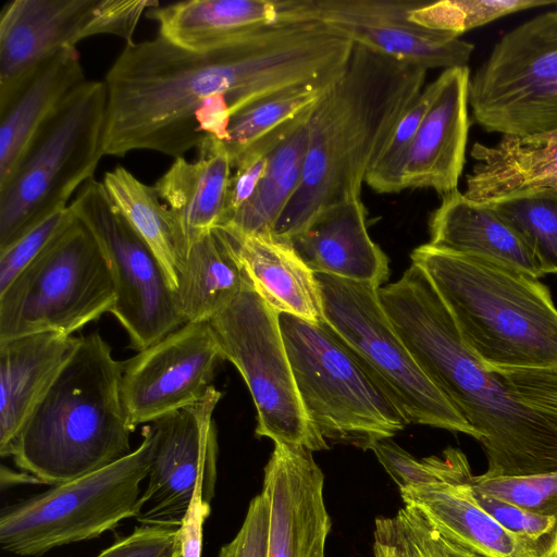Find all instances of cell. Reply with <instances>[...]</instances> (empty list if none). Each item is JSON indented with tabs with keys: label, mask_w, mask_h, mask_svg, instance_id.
Returning a JSON list of instances; mask_svg holds the SVG:
<instances>
[{
	"label": "cell",
	"mask_w": 557,
	"mask_h": 557,
	"mask_svg": "<svg viewBox=\"0 0 557 557\" xmlns=\"http://www.w3.org/2000/svg\"><path fill=\"white\" fill-rule=\"evenodd\" d=\"M333 64L326 33L310 21L259 25L206 51L159 35L128 42L103 79V156L151 150L183 157L203 141L195 113L205 99L226 96L233 116L285 89L325 83Z\"/></svg>",
	"instance_id": "6da1fadb"
},
{
	"label": "cell",
	"mask_w": 557,
	"mask_h": 557,
	"mask_svg": "<svg viewBox=\"0 0 557 557\" xmlns=\"http://www.w3.org/2000/svg\"><path fill=\"white\" fill-rule=\"evenodd\" d=\"M377 295L423 373L476 432L487 460L484 474L557 471V414L521 400L482 363L418 265L411 263Z\"/></svg>",
	"instance_id": "7a4b0ae2"
},
{
	"label": "cell",
	"mask_w": 557,
	"mask_h": 557,
	"mask_svg": "<svg viewBox=\"0 0 557 557\" xmlns=\"http://www.w3.org/2000/svg\"><path fill=\"white\" fill-rule=\"evenodd\" d=\"M426 72L354 45L344 71L311 109L302 177L275 236L292 239L330 206L361 198L367 174L424 88Z\"/></svg>",
	"instance_id": "3957f363"
},
{
	"label": "cell",
	"mask_w": 557,
	"mask_h": 557,
	"mask_svg": "<svg viewBox=\"0 0 557 557\" xmlns=\"http://www.w3.org/2000/svg\"><path fill=\"white\" fill-rule=\"evenodd\" d=\"M123 367L99 332L82 336L5 457L40 483L54 486L131 454L134 430L122 397Z\"/></svg>",
	"instance_id": "277c9868"
},
{
	"label": "cell",
	"mask_w": 557,
	"mask_h": 557,
	"mask_svg": "<svg viewBox=\"0 0 557 557\" xmlns=\"http://www.w3.org/2000/svg\"><path fill=\"white\" fill-rule=\"evenodd\" d=\"M428 276L471 351L490 370L557 369V307L540 278L471 255L417 247Z\"/></svg>",
	"instance_id": "5b68a950"
},
{
	"label": "cell",
	"mask_w": 557,
	"mask_h": 557,
	"mask_svg": "<svg viewBox=\"0 0 557 557\" xmlns=\"http://www.w3.org/2000/svg\"><path fill=\"white\" fill-rule=\"evenodd\" d=\"M296 387L313 429L327 442L368 450L408 424L382 383L322 320L280 313Z\"/></svg>",
	"instance_id": "8992f818"
},
{
	"label": "cell",
	"mask_w": 557,
	"mask_h": 557,
	"mask_svg": "<svg viewBox=\"0 0 557 557\" xmlns=\"http://www.w3.org/2000/svg\"><path fill=\"white\" fill-rule=\"evenodd\" d=\"M107 89L85 81L38 132L9 181L0 186V251L70 206L102 152Z\"/></svg>",
	"instance_id": "52a82bcc"
},
{
	"label": "cell",
	"mask_w": 557,
	"mask_h": 557,
	"mask_svg": "<svg viewBox=\"0 0 557 557\" xmlns=\"http://www.w3.org/2000/svg\"><path fill=\"white\" fill-rule=\"evenodd\" d=\"M143 442L124 458L74 481L4 507L0 515V547L39 557L59 546L91 540L135 517L156 445L151 424Z\"/></svg>",
	"instance_id": "ba28073f"
},
{
	"label": "cell",
	"mask_w": 557,
	"mask_h": 557,
	"mask_svg": "<svg viewBox=\"0 0 557 557\" xmlns=\"http://www.w3.org/2000/svg\"><path fill=\"white\" fill-rule=\"evenodd\" d=\"M115 300L109 262L75 215L0 293V342L42 332L72 335L111 312Z\"/></svg>",
	"instance_id": "9c48e42d"
},
{
	"label": "cell",
	"mask_w": 557,
	"mask_h": 557,
	"mask_svg": "<svg viewBox=\"0 0 557 557\" xmlns=\"http://www.w3.org/2000/svg\"><path fill=\"white\" fill-rule=\"evenodd\" d=\"M323 321L358 355L382 383L409 424L462 433L474 429L418 366L384 311L379 287L315 274Z\"/></svg>",
	"instance_id": "30bf717a"
},
{
	"label": "cell",
	"mask_w": 557,
	"mask_h": 557,
	"mask_svg": "<svg viewBox=\"0 0 557 557\" xmlns=\"http://www.w3.org/2000/svg\"><path fill=\"white\" fill-rule=\"evenodd\" d=\"M211 324L224 360L242 374L257 410L256 434L311 451L329 448L304 410L282 336L278 313L247 274L235 299Z\"/></svg>",
	"instance_id": "8fae6325"
},
{
	"label": "cell",
	"mask_w": 557,
	"mask_h": 557,
	"mask_svg": "<svg viewBox=\"0 0 557 557\" xmlns=\"http://www.w3.org/2000/svg\"><path fill=\"white\" fill-rule=\"evenodd\" d=\"M473 121L488 133L557 129V9L505 34L470 76Z\"/></svg>",
	"instance_id": "7c38bea8"
},
{
	"label": "cell",
	"mask_w": 557,
	"mask_h": 557,
	"mask_svg": "<svg viewBox=\"0 0 557 557\" xmlns=\"http://www.w3.org/2000/svg\"><path fill=\"white\" fill-rule=\"evenodd\" d=\"M70 206L109 262L116 294L110 313L128 334L131 346L140 351L185 324L160 262L112 203L102 182L88 180Z\"/></svg>",
	"instance_id": "4fadbf2b"
},
{
	"label": "cell",
	"mask_w": 557,
	"mask_h": 557,
	"mask_svg": "<svg viewBox=\"0 0 557 557\" xmlns=\"http://www.w3.org/2000/svg\"><path fill=\"white\" fill-rule=\"evenodd\" d=\"M414 508L445 539L483 557H533L525 544L502 527L476 500L467 456L448 447L417 459L389 440L372 449Z\"/></svg>",
	"instance_id": "5bb4252c"
},
{
	"label": "cell",
	"mask_w": 557,
	"mask_h": 557,
	"mask_svg": "<svg viewBox=\"0 0 557 557\" xmlns=\"http://www.w3.org/2000/svg\"><path fill=\"white\" fill-rule=\"evenodd\" d=\"M153 0H13L0 13V89L38 63L96 35L133 41Z\"/></svg>",
	"instance_id": "9a60e30c"
},
{
	"label": "cell",
	"mask_w": 557,
	"mask_h": 557,
	"mask_svg": "<svg viewBox=\"0 0 557 557\" xmlns=\"http://www.w3.org/2000/svg\"><path fill=\"white\" fill-rule=\"evenodd\" d=\"M222 393L213 385L199 401L152 423L154 453L135 518L144 525L181 527L198 485L211 504L218 479V432L213 412Z\"/></svg>",
	"instance_id": "2e32d148"
},
{
	"label": "cell",
	"mask_w": 557,
	"mask_h": 557,
	"mask_svg": "<svg viewBox=\"0 0 557 557\" xmlns=\"http://www.w3.org/2000/svg\"><path fill=\"white\" fill-rule=\"evenodd\" d=\"M425 0H282L280 18L312 20L385 57L430 69L467 66L474 46L410 21Z\"/></svg>",
	"instance_id": "e0dca14e"
},
{
	"label": "cell",
	"mask_w": 557,
	"mask_h": 557,
	"mask_svg": "<svg viewBox=\"0 0 557 557\" xmlns=\"http://www.w3.org/2000/svg\"><path fill=\"white\" fill-rule=\"evenodd\" d=\"M222 360L206 321L187 322L124 361L122 397L133 430L202 399Z\"/></svg>",
	"instance_id": "ac0fdd59"
},
{
	"label": "cell",
	"mask_w": 557,
	"mask_h": 557,
	"mask_svg": "<svg viewBox=\"0 0 557 557\" xmlns=\"http://www.w3.org/2000/svg\"><path fill=\"white\" fill-rule=\"evenodd\" d=\"M274 444L261 490L268 509V557H325L332 521L324 473L313 451Z\"/></svg>",
	"instance_id": "d6986e66"
},
{
	"label": "cell",
	"mask_w": 557,
	"mask_h": 557,
	"mask_svg": "<svg viewBox=\"0 0 557 557\" xmlns=\"http://www.w3.org/2000/svg\"><path fill=\"white\" fill-rule=\"evenodd\" d=\"M436 95L407 156L403 189L432 188L441 196L458 189L470 126V70L445 69L437 76Z\"/></svg>",
	"instance_id": "ffe728a7"
},
{
	"label": "cell",
	"mask_w": 557,
	"mask_h": 557,
	"mask_svg": "<svg viewBox=\"0 0 557 557\" xmlns=\"http://www.w3.org/2000/svg\"><path fill=\"white\" fill-rule=\"evenodd\" d=\"M85 81L78 50L64 48L0 89V186L12 176L41 127Z\"/></svg>",
	"instance_id": "44dd1931"
},
{
	"label": "cell",
	"mask_w": 557,
	"mask_h": 557,
	"mask_svg": "<svg viewBox=\"0 0 557 557\" xmlns=\"http://www.w3.org/2000/svg\"><path fill=\"white\" fill-rule=\"evenodd\" d=\"M361 198L330 206L289 240L314 274H326L381 287L388 259L370 237Z\"/></svg>",
	"instance_id": "7402d4cb"
},
{
	"label": "cell",
	"mask_w": 557,
	"mask_h": 557,
	"mask_svg": "<svg viewBox=\"0 0 557 557\" xmlns=\"http://www.w3.org/2000/svg\"><path fill=\"white\" fill-rule=\"evenodd\" d=\"M81 337L55 332L0 342V455L73 356Z\"/></svg>",
	"instance_id": "603a6c76"
},
{
	"label": "cell",
	"mask_w": 557,
	"mask_h": 557,
	"mask_svg": "<svg viewBox=\"0 0 557 557\" xmlns=\"http://www.w3.org/2000/svg\"><path fill=\"white\" fill-rule=\"evenodd\" d=\"M216 228L230 242L256 292L272 309L315 324L323 320L315 274L289 240L273 233L245 235Z\"/></svg>",
	"instance_id": "cb8c5ba5"
},
{
	"label": "cell",
	"mask_w": 557,
	"mask_h": 557,
	"mask_svg": "<svg viewBox=\"0 0 557 557\" xmlns=\"http://www.w3.org/2000/svg\"><path fill=\"white\" fill-rule=\"evenodd\" d=\"M197 150L195 161L176 158L153 185L188 248L221 225L232 175L230 156L222 141L207 137Z\"/></svg>",
	"instance_id": "d4e9b609"
},
{
	"label": "cell",
	"mask_w": 557,
	"mask_h": 557,
	"mask_svg": "<svg viewBox=\"0 0 557 557\" xmlns=\"http://www.w3.org/2000/svg\"><path fill=\"white\" fill-rule=\"evenodd\" d=\"M475 163L465 196L486 205L537 188L557 190V129L528 136L502 135L495 145L474 143Z\"/></svg>",
	"instance_id": "484cf974"
},
{
	"label": "cell",
	"mask_w": 557,
	"mask_h": 557,
	"mask_svg": "<svg viewBox=\"0 0 557 557\" xmlns=\"http://www.w3.org/2000/svg\"><path fill=\"white\" fill-rule=\"evenodd\" d=\"M429 228V244L434 248L496 260L537 278L543 276L520 235L488 205L476 203L458 189L442 196Z\"/></svg>",
	"instance_id": "4316f807"
},
{
	"label": "cell",
	"mask_w": 557,
	"mask_h": 557,
	"mask_svg": "<svg viewBox=\"0 0 557 557\" xmlns=\"http://www.w3.org/2000/svg\"><path fill=\"white\" fill-rule=\"evenodd\" d=\"M281 0H188L157 5L145 14L159 36L180 48H219L250 28L280 20Z\"/></svg>",
	"instance_id": "83f0119b"
},
{
	"label": "cell",
	"mask_w": 557,
	"mask_h": 557,
	"mask_svg": "<svg viewBox=\"0 0 557 557\" xmlns=\"http://www.w3.org/2000/svg\"><path fill=\"white\" fill-rule=\"evenodd\" d=\"M245 278L246 272L220 228L194 242L176 292L184 322L210 321L235 299Z\"/></svg>",
	"instance_id": "f1b7e54d"
},
{
	"label": "cell",
	"mask_w": 557,
	"mask_h": 557,
	"mask_svg": "<svg viewBox=\"0 0 557 557\" xmlns=\"http://www.w3.org/2000/svg\"><path fill=\"white\" fill-rule=\"evenodd\" d=\"M102 184L112 203L151 249L176 295L189 248L154 186L123 166L108 171Z\"/></svg>",
	"instance_id": "f546056e"
},
{
	"label": "cell",
	"mask_w": 557,
	"mask_h": 557,
	"mask_svg": "<svg viewBox=\"0 0 557 557\" xmlns=\"http://www.w3.org/2000/svg\"><path fill=\"white\" fill-rule=\"evenodd\" d=\"M311 109L296 119L276 139L268 153L267 168L255 194L227 224L219 227L245 235L273 232L302 177Z\"/></svg>",
	"instance_id": "4dcf8cb0"
},
{
	"label": "cell",
	"mask_w": 557,
	"mask_h": 557,
	"mask_svg": "<svg viewBox=\"0 0 557 557\" xmlns=\"http://www.w3.org/2000/svg\"><path fill=\"white\" fill-rule=\"evenodd\" d=\"M331 84H308L288 88L235 113L228 126V138L223 143L232 168L261 139L284 128L311 109Z\"/></svg>",
	"instance_id": "1f68e13d"
},
{
	"label": "cell",
	"mask_w": 557,
	"mask_h": 557,
	"mask_svg": "<svg viewBox=\"0 0 557 557\" xmlns=\"http://www.w3.org/2000/svg\"><path fill=\"white\" fill-rule=\"evenodd\" d=\"M486 205L524 240L542 274L557 275V190L531 189Z\"/></svg>",
	"instance_id": "d6a6232c"
},
{
	"label": "cell",
	"mask_w": 557,
	"mask_h": 557,
	"mask_svg": "<svg viewBox=\"0 0 557 557\" xmlns=\"http://www.w3.org/2000/svg\"><path fill=\"white\" fill-rule=\"evenodd\" d=\"M557 5V0H442L428 1L409 14L411 22L458 36L505 15L539 7Z\"/></svg>",
	"instance_id": "836d02e7"
},
{
	"label": "cell",
	"mask_w": 557,
	"mask_h": 557,
	"mask_svg": "<svg viewBox=\"0 0 557 557\" xmlns=\"http://www.w3.org/2000/svg\"><path fill=\"white\" fill-rule=\"evenodd\" d=\"M437 87V79L426 85L398 122L381 156L367 174L364 183L374 191L393 194L403 190L401 178L408 152Z\"/></svg>",
	"instance_id": "e575fe53"
},
{
	"label": "cell",
	"mask_w": 557,
	"mask_h": 557,
	"mask_svg": "<svg viewBox=\"0 0 557 557\" xmlns=\"http://www.w3.org/2000/svg\"><path fill=\"white\" fill-rule=\"evenodd\" d=\"M472 491L479 504L502 527L519 537L533 557H557V517L528 511L473 485Z\"/></svg>",
	"instance_id": "d590c367"
},
{
	"label": "cell",
	"mask_w": 557,
	"mask_h": 557,
	"mask_svg": "<svg viewBox=\"0 0 557 557\" xmlns=\"http://www.w3.org/2000/svg\"><path fill=\"white\" fill-rule=\"evenodd\" d=\"M471 482L481 492L517 507L557 517V471L517 476L473 474Z\"/></svg>",
	"instance_id": "8d00e7d4"
},
{
	"label": "cell",
	"mask_w": 557,
	"mask_h": 557,
	"mask_svg": "<svg viewBox=\"0 0 557 557\" xmlns=\"http://www.w3.org/2000/svg\"><path fill=\"white\" fill-rule=\"evenodd\" d=\"M389 520L401 557H483L442 536L414 508L404 506Z\"/></svg>",
	"instance_id": "74e56055"
},
{
	"label": "cell",
	"mask_w": 557,
	"mask_h": 557,
	"mask_svg": "<svg viewBox=\"0 0 557 557\" xmlns=\"http://www.w3.org/2000/svg\"><path fill=\"white\" fill-rule=\"evenodd\" d=\"M74 216V211L69 206L51 214L10 247L0 251V293L10 286Z\"/></svg>",
	"instance_id": "f35d334b"
},
{
	"label": "cell",
	"mask_w": 557,
	"mask_h": 557,
	"mask_svg": "<svg viewBox=\"0 0 557 557\" xmlns=\"http://www.w3.org/2000/svg\"><path fill=\"white\" fill-rule=\"evenodd\" d=\"M96 557H182L181 528L141 524Z\"/></svg>",
	"instance_id": "ab89813d"
},
{
	"label": "cell",
	"mask_w": 557,
	"mask_h": 557,
	"mask_svg": "<svg viewBox=\"0 0 557 557\" xmlns=\"http://www.w3.org/2000/svg\"><path fill=\"white\" fill-rule=\"evenodd\" d=\"M219 557H268V509L261 493L250 500L242 527Z\"/></svg>",
	"instance_id": "60d3db41"
},
{
	"label": "cell",
	"mask_w": 557,
	"mask_h": 557,
	"mask_svg": "<svg viewBox=\"0 0 557 557\" xmlns=\"http://www.w3.org/2000/svg\"><path fill=\"white\" fill-rule=\"evenodd\" d=\"M527 404L557 414V369L492 370Z\"/></svg>",
	"instance_id": "b9f144b4"
},
{
	"label": "cell",
	"mask_w": 557,
	"mask_h": 557,
	"mask_svg": "<svg viewBox=\"0 0 557 557\" xmlns=\"http://www.w3.org/2000/svg\"><path fill=\"white\" fill-rule=\"evenodd\" d=\"M211 504L202 499V487L198 485L188 512L182 523V557H201L202 533Z\"/></svg>",
	"instance_id": "7bdbcfd3"
},
{
	"label": "cell",
	"mask_w": 557,
	"mask_h": 557,
	"mask_svg": "<svg viewBox=\"0 0 557 557\" xmlns=\"http://www.w3.org/2000/svg\"><path fill=\"white\" fill-rule=\"evenodd\" d=\"M372 547L373 557H401L393 536L389 517L375 520Z\"/></svg>",
	"instance_id": "ee69618b"
}]
</instances>
